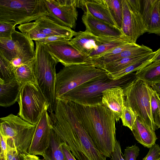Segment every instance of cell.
Instances as JSON below:
<instances>
[{
    "label": "cell",
    "mask_w": 160,
    "mask_h": 160,
    "mask_svg": "<svg viewBox=\"0 0 160 160\" xmlns=\"http://www.w3.org/2000/svg\"><path fill=\"white\" fill-rule=\"evenodd\" d=\"M52 128L78 160H106L79 122L70 101L57 99Z\"/></svg>",
    "instance_id": "1"
},
{
    "label": "cell",
    "mask_w": 160,
    "mask_h": 160,
    "mask_svg": "<svg viewBox=\"0 0 160 160\" xmlns=\"http://www.w3.org/2000/svg\"><path fill=\"white\" fill-rule=\"evenodd\" d=\"M70 101L79 122L97 148L106 157L111 158L117 140L113 113L103 104L85 106Z\"/></svg>",
    "instance_id": "2"
},
{
    "label": "cell",
    "mask_w": 160,
    "mask_h": 160,
    "mask_svg": "<svg viewBox=\"0 0 160 160\" xmlns=\"http://www.w3.org/2000/svg\"><path fill=\"white\" fill-rule=\"evenodd\" d=\"M35 42V54L33 64L36 83L49 105L48 111H54L56 106V66L58 62L44 44Z\"/></svg>",
    "instance_id": "3"
},
{
    "label": "cell",
    "mask_w": 160,
    "mask_h": 160,
    "mask_svg": "<svg viewBox=\"0 0 160 160\" xmlns=\"http://www.w3.org/2000/svg\"><path fill=\"white\" fill-rule=\"evenodd\" d=\"M135 77V73L133 72L115 80L110 79L107 75L87 82L67 92L60 99L85 106L102 104L103 91L117 86L123 88Z\"/></svg>",
    "instance_id": "4"
},
{
    "label": "cell",
    "mask_w": 160,
    "mask_h": 160,
    "mask_svg": "<svg viewBox=\"0 0 160 160\" xmlns=\"http://www.w3.org/2000/svg\"><path fill=\"white\" fill-rule=\"evenodd\" d=\"M107 75L108 73L104 70L92 65L64 67L56 74V98H60L67 92L87 82Z\"/></svg>",
    "instance_id": "5"
},
{
    "label": "cell",
    "mask_w": 160,
    "mask_h": 160,
    "mask_svg": "<svg viewBox=\"0 0 160 160\" xmlns=\"http://www.w3.org/2000/svg\"><path fill=\"white\" fill-rule=\"evenodd\" d=\"M48 14L44 0H0V19L12 21L16 25Z\"/></svg>",
    "instance_id": "6"
},
{
    "label": "cell",
    "mask_w": 160,
    "mask_h": 160,
    "mask_svg": "<svg viewBox=\"0 0 160 160\" xmlns=\"http://www.w3.org/2000/svg\"><path fill=\"white\" fill-rule=\"evenodd\" d=\"M150 86L135 78L123 89L125 106L130 108L151 129L157 128L153 122L151 108Z\"/></svg>",
    "instance_id": "7"
},
{
    "label": "cell",
    "mask_w": 160,
    "mask_h": 160,
    "mask_svg": "<svg viewBox=\"0 0 160 160\" xmlns=\"http://www.w3.org/2000/svg\"><path fill=\"white\" fill-rule=\"evenodd\" d=\"M0 52L15 68L32 61L35 54L33 40L16 30L9 37L0 38Z\"/></svg>",
    "instance_id": "8"
},
{
    "label": "cell",
    "mask_w": 160,
    "mask_h": 160,
    "mask_svg": "<svg viewBox=\"0 0 160 160\" xmlns=\"http://www.w3.org/2000/svg\"><path fill=\"white\" fill-rule=\"evenodd\" d=\"M18 102L19 107L18 115L34 125L37 124L45 108H49L46 98L34 83H28L22 86Z\"/></svg>",
    "instance_id": "9"
},
{
    "label": "cell",
    "mask_w": 160,
    "mask_h": 160,
    "mask_svg": "<svg viewBox=\"0 0 160 160\" xmlns=\"http://www.w3.org/2000/svg\"><path fill=\"white\" fill-rule=\"evenodd\" d=\"M36 125L11 114L0 118V130L8 138H12L19 154L28 153Z\"/></svg>",
    "instance_id": "10"
},
{
    "label": "cell",
    "mask_w": 160,
    "mask_h": 160,
    "mask_svg": "<svg viewBox=\"0 0 160 160\" xmlns=\"http://www.w3.org/2000/svg\"><path fill=\"white\" fill-rule=\"evenodd\" d=\"M122 37L130 42L136 43L137 39L147 32L142 13L141 0H122Z\"/></svg>",
    "instance_id": "11"
},
{
    "label": "cell",
    "mask_w": 160,
    "mask_h": 160,
    "mask_svg": "<svg viewBox=\"0 0 160 160\" xmlns=\"http://www.w3.org/2000/svg\"><path fill=\"white\" fill-rule=\"evenodd\" d=\"M48 16L59 24L75 29L78 13V0H44Z\"/></svg>",
    "instance_id": "12"
},
{
    "label": "cell",
    "mask_w": 160,
    "mask_h": 160,
    "mask_svg": "<svg viewBox=\"0 0 160 160\" xmlns=\"http://www.w3.org/2000/svg\"><path fill=\"white\" fill-rule=\"evenodd\" d=\"M44 110L36 127L28 153L43 156L49 148L51 137V119L47 112Z\"/></svg>",
    "instance_id": "13"
},
{
    "label": "cell",
    "mask_w": 160,
    "mask_h": 160,
    "mask_svg": "<svg viewBox=\"0 0 160 160\" xmlns=\"http://www.w3.org/2000/svg\"><path fill=\"white\" fill-rule=\"evenodd\" d=\"M48 51L64 67L78 64H89L82 55L69 43V41H58L45 44Z\"/></svg>",
    "instance_id": "14"
},
{
    "label": "cell",
    "mask_w": 160,
    "mask_h": 160,
    "mask_svg": "<svg viewBox=\"0 0 160 160\" xmlns=\"http://www.w3.org/2000/svg\"><path fill=\"white\" fill-rule=\"evenodd\" d=\"M82 19L85 27V31L96 37L108 36L124 38L120 30L97 18L88 12H84Z\"/></svg>",
    "instance_id": "15"
},
{
    "label": "cell",
    "mask_w": 160,
    "mask_h": 160,
    "mask_svg": "<svg viewBox=\"0 0 160 160\" xmlns=\"http://www.w3.org/2000/svg\"><path fill=\"white\" fill-rule=\"evenodd\" d=\"M141 6L147 32L160 36V0H141Z\"/></svg>",
    "instance_id": "16"
},
{
    "label": "cell",
    "mask_w": 160,
    "mask_h": 160,
    "mask_svg": "<svg viewBox=\"0 0 160 160\" xmlns=\"http://www.w3.org/2000/svg\"><path fill=\"white\" fill-rule=\"evenodd\" d=\"M102 103L114 114L116 121H119L125 106L123 89L119 86L107 88L102 92Z\"/></svg>",
    "instance_id": "17"
},
{
    "label": "cell",
    "mask_w": 160,
    "mask_h": 160,
    "mask_svg": "<svg viewBox=\"0 0 160 160\" xmlns=\"http://www.w3.org/2000/svg\"><path fill=\"white\" fill-rule=\"evenodd\" d=\"M35 21L41 32L48 36H61L70 41L76 32L71 28L58 23L47 15L42 16Z\"/></svg>",
    "instance_id": "18"
},
{
    "label": "cell",
    "mask_w": 160,
    "mask_h": 160,
    "mask_svg": "<svg viewBox=\"0 0 160 160\" xmlns=\"http://www.w3.org/2000/svg\"><path fill=\"white\" fill-rule=\"evenodd\" d=\"M74 36L69 41V43L87 58L89 54L96 49L99 44V37L85 31L76 32Z\"/></svg>",
    "instance_id": "19"
},
{
    "label": "cell",
    "mask_w": 160,
    "mask_h": 160,
    "mask_svg": "<svg viewBox=\"0 0 160 160\" xmlns=\"http://www.w3.org/2000/svg\"><path fill=\"white\" fill-rule=\"evenodd\" d=\"M78 5L84 12H88L97 18L117 27L103 0H78Z\"/></svg>",
    "instance_id": "20"
},
{
    "label": "cell",
    "mask_w": 160,
    "mask_h": 160,
    "mask_svg": "<svg viewBox=\"0 0 160 160\" xmlns=\"http://www.w3.org/2000/svg\"><path fill=\"white\" fill-rule=\"evenodd\" d=\"M131 131L136 140L145 147L150 148L155 143L157 139L155 131L138 116L137 117Z\"/></svg>",
    "instance_id": "21"
},
{
    "label": "cell",
    "mask_w": 160,
    "mask_h": 160,
    "mask_svg": "<svg viewBox=\"0 0 160 160\" xmlns=\"http://www.w3.org/2000/svg\"><path fill=\"white\" fill-rule=\"evenodd\" d=\"M21 88L16 78L7 83L0 80V106L8 107L18 102Z\"/></svg>",
    "instance_id": "22"
},
{
    "label": "cell",
    "mask_w": 160,
    "mask_h": 160,
    "mask_svg": "<svg viewBox=\"0 0 160 160\" xmlns=\"http://www.w3.org/2000/svg\"><path fill=\"white\" fill-rule=\"evenodd\" d=\"M136 78L149 86L160 82V60L153 62L136 71Z\"/></svg>",
    "instance_id": "23"
},
{
    "label": "cell",
    "mask_w": 160,
    "mask_h": 160,
    "mask_svg": "<svg viewBox=\"0 0 160 160\" xmlns=\"http://www.w3.org/2000/svg\"><path fill=\"white\" fill-rule=\"evenodd\" d=\"M100 43L97 48L88 55V58L100 55L118 46L130 42L123 38L111 37H100Z\"/></svg>",
    "instance_id": "24"
},
{
    "label": "cell",
    "mask_w": 160,
    "mask_h": 160,
    "mask_svg": "<svg viewBox=\"0 0 160 160\" xmlns=\"http://www.w3.org/2000/svg\"><path fill=\"white\" fill-rule=\"evenodd\" d=\"M63 142L52 128L49 148L42 157L45 160H66L62 148Z\"/></svg>",
    "instance_id": "25"
},
{
    "label": "cell",
    "mask_w": 160,
    "mask_h": 160,
    "mask_svg": "<svg viewBox=\"0 0 160 160\" xmlns=\"http://www.w3.org/2000/svg\"><path fill=\"white\" fill-rule=\"evenodd\" d=\"M155 53V52H153L145 58L136 62L119 71L108 73V78L111 80L118 79L125 76L143 68L152 63L151 60Z\"/></svg>",
    "instance_id": "26"
},
{
    "label": "cell",
    "mask_w": 160,
    "mask_h": 160,
    "mask_svg": "<svg viewBox=\"0 0 160 160\" xmlns=\"http://www.w3.org/2000/svg\"><path fill=\"white\" fill-rule=\"evenodd\" d=\"M32 61L15 68V78L21 88L28 83H36Z\"/></svg>",
    "instance_id": "27"
},
{
    "label": "cell",
    "mask_w": 160,
    "mask_h": 160,
    "mask_svg": "<svg viewBox=\"0 0 160 160\" xmlns=\"http://www.w3.org/2000/svg\"><path fill=\"white\" fill-rule=\"evenodd\" d=\"M116 27L121 30L122 18V0H103Z\"/></svg>",
    "instance_id": "28"
},
{
    "label": "cell",
    "mask_w": 160,
    "mask_h": 160,
    "mask_svg": "<svg viewBox=\"0 0 160 160\" xmlns=\"http://www.w3.org/2000/svg\"><path fill=\"white\" fill-rule=\"evenodd\" d=\"M149 54L142 56L124 58L117 61L107 64L102 66L100 69L104 70L108 73L116 72L145 58Z\"/></svg>",
    "instance_id": "29"
},
{
    "label": "cell",
    "mask_w": 160,
    "mask_h": 160,
    "mask_svg": "<svg viewBox=\"0 0 160 160\" xmlns=\"http://www.w3.org/2000/svg\"><path fill=\"white\" fill-rule=\"evenodd\" d=\"M15 70L12 63L0 52V80L7 83L15 79Z\"/></svg>",
    "instance_id": "30"
},
{
    "label": "cell",
    "mask_w": 160,
    "mask_h": 160,
    "mask_svg": "<svg viewBox=\"0 0 160 160\" xmlns=\"http://www.w3.org/2000/svg\"><path fill=\"white\" fill-rule=\"evenodd\" d=\"M16 27L21 32L26 34L31 39L34 41L48 36L41 32L35 21L20 25Z\"/></svg>",
    "instance_id": "31"
},
{
    "label": "cell",
    "mask_w": 160,
    "mask_h": 160,
    "mask_svg": "<svg viewBox=\"0 0 160 160\" xmlns=\"http://www.w3.org/2000/svg\"><path fill=\"white\" fill-rule=\"evenodd\" d=\"M151 108L153 122L158 129L160 128V113L156 93L150 87Z\"/></svg>",
    "instance_id": "32"
},
{
    "label": "cell",
    "mask_w": 160,
    "mask_h": 160,
    "mask_svg": "<svg viewBox=\"0 0 160 160\" xmlns=\"http://www.w3.org/2000/svg\"><path fill=\"white\" fill-rule=\"evenodd\" d=\"M137 116L130 108L125 106L120 118L123 126L128 127L132 130Z\"/></svg>",
    "instance_id": "33"
},
{
    "label": "cell",
    "mask_w": 160,
    "mask_h": 160,
    "mask_svg": "<svg viewBox=\"0 0 160 160\" xmlns=\"http://www.w3.org/2000/svg\"><path fill=\"white\" fill-rule=\"evenodd\" d=\"M16 24L12 21L0 19V38L9 37L16 30Z\"/></svg>",
    "instance_id": "34"
},
{
    "label": "cell",
    "mask_w": 160,
    "mask_h": 160,
    "mask_svg": "<svg viewBox=\"0 0 160 160\" xmlns=\"http://www.w3.org/2000/svg\"><path fill=\"white\" fill-rule=\"evenodd\" d=\"M139 151L138 147L136 145L127 147L125 149L122 157L124 160H136Z\"/></svg>",
    "instance_id": "35"
},
{
    "label": "cell",
    "mask_w": 160,
    "mask_h": 160,
    "mask_svg": "<svg viewBox=\"0 0 160 160\" xmlns=\"http://www.w3.org/2000/svg\"><path fill=\"white\" fill-rule=\"evenodd\" d=\"M8 138L0 130V143L1 151L0 157H3L5 160H8Z\"/></svg>",
    "instance_id": "36"
},
{
    "label": "cell",
    "mask_w": 160,
    "mask_h": 160,
    "mask_svg": "<svg viewBox=\"0 0 160 160\" xmlns=\"http://www.w3.org/2000/svg\"><path fill=\"white\" fill-rule=\"evenodd\" d=\"M149 148L148 154L142 160H158L160 156V148L159 145L155 143Z\"/></svg>",
    "instance_id": "37"
},
{
    "label": "cell",
    "mask_w": 160,
    "mask_h": 160,
    "mask_svg": "<svg viewBox=\"0 0 160 160\" xmlns=\"http://www.w3.org/2000/svg\"><path fill=\"white\" fill-rule=\"evenodd\" d=\"M58 41H69L70 40L66 38L61 36H49L35 41L46 44L48 43Z\"/></svg>",
    "instance_id": "38"
},
{
    "label": "cell",
    "mask_w": 160,
    "mask_h": 160,
    "mask_svg": "<svg viewBox=\"0 0 160 160\" xmlns=\"http://www.w3.org/2000/svg\"><path fill=\"white\" fill-rule=\"evenodd\" d=\"M122 154L120 142L116 140L115 150L112 154L110 160H124Z\"/></svg>",
    "instance_id": "39"
},
{
    "label": "cell",
    "mask_w": 160,
    "mask_h": 160,
    "mask_svg": "<svg viewBox=\"0 0 160 160\" xmlns=\"http://www.w3.org/2000/svg\"><path fill=\"white\" fill-rule=\"evenodd\" d=\"M62 146L66 160H76L66 143L63 142Z\"/></svg>",
    "instance_id": "40"
},
{
    "label": "cell",
    "mask_w": 160,
    "mask_h": 160,
    "mask_svg": "<svg viewBox=\"0 0 160 160\" xmlns=\"http://www.w3.org/2000/svg\"><path fill=\"white\" fill-rule=\"evenodd\" d=\"M19 160H39L36 155L29 153H21L19 154Z\"/></svg>",
    "instance_id": "41"
},
{
    "label": "cell",
    "mask_w": 160,
    "mask_h": 160,
    "mask_svg": "<svg viewBox=\"0 0 160 160\" xmlns=\"http://www.w3.org/2000/svg\"><path fill=\"white\" fill-rule=\"evenodd\" d=\"M156 93L160 96V82H157L150 86Z\"/></svg>",
    "instance_id": "42"
},
{
    "label": "cell",
    "mask_w": 160,
    "mask_h": 160,
    "mask_svg": "<svg viewBox=\"0 0 160 160\" xmlns=\"http://www.w3.org/2000/svg\"><path fill=\"white\" fill-rule=\"evenodd\" d=\"M160 60V48L155 51V53L152 58L151 63Z\"/></svg>",
    "instance_id": "43"
},
{
    "label": "cell",
    "mask_w": 160,
    "mask_h": 160,
    "mask_svg": "<svg viewBox=\"0 0 160 160\" xmlns=\"http://www.w3.org/2000/svg\"><path fill=\"white\" fill-rule=\"evenodd\" d=\"M8 160H19V154L17 152H15L12 157Z\"/></svg>",
    "instance_id": "44"
},
{
    "label": "cell",
    "mask_w": 160,
    "mask_h": 160,
    "mask_svg": "<svg viewBox=\"0 0 160 160\" xmlns=\"http://www.w3.org/2000/svg\"><path fill=\"white\" fill-rule=\"evenodd\" d=\"M156 97L158 101V105L159 106L160 113V98L159 96H158L156 93Z\"/></svg>",
    "instance_id": "45"
},
{
    "label": "cell",
    "mask_w": 160,
    "mask_h": 160,
    "mask_svg": "<svg viewBox=\"0 0 160 160\" xmlns=\"http://www.w3.org/2000/svg\"><path fill=\"white\" fill-rule=\"evenodd\" d=\"M0 160H5L3 157H0Z\"/></svg>",
    "instance_id": "46"
},
{
    "label": "cell",
    "mask_w": 160,
    "mask_h": 160,
    "mask_svg": "<svg viewBox=\"0 0 160 160\" xmlns=\"http://www.w3.org/2000/svg\"><path fill=\"white\" fill-rule=\"evenodd\" d=\"M39 160H45L44 158L43 159H39Z\"/></svg>",
    "instance_id": "47"
},
{
    "label": "cell",
    "mask_w": 160,
    "mask_h": 160,
    "mask_svg": "<svg viewBox=\"0 0 160 160\" xmlns=\"http://www.w3.org/2000/svg\"><path fill=\"white\" fill-rule=\"evenodd\" d=\"M158 160H160V157H159V159H158Z\"/></svg>",
    "instance_id": "48"
},
{
    "label": "cell",
    "mask_w": 160,
    "mask_h": 160,
    "mask_svg": "<svg viewBox=\"0 0 160 160\" xmlns=\"http://www.w3.org/2000/svg\"><path fill=\"white\" fill-rule=\"evenodd\" d=\"M159 11H160V8H159Z\"/></svg>",
    "instance_id": "49"
}]
</instances>
